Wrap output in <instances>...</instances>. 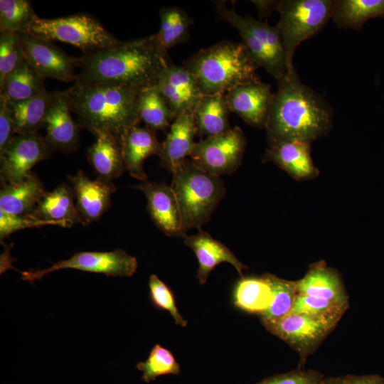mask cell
<instances>
[{"instance_id":"cell-1","label":"cell","mask_w":384,"mask_h":384,"mask_svg":"<svg viewBox=\"0 0 384 384\" xmlns=\"http://www.w3.org/2000/svg\"><path fill=\"white\" fill-rule=\"evenodd\" d=\"M334 110L318 92L304 84L297 71L277 80L265 129L268 144L285 140L312 142L333 124Z\"/></svg>"},{"instance_id":"cell-2","label":"cell","mask_w":384,"mask_h":384,"mask_svg":"<svg viewBox=\"0 0 384 384\" xmlns=\"http://www.w3.org/2000/svg\"><path fill=\"white\" fill-rule=\"evenodd\" d=\"M80 60L75 84H110L140 90L154 85L167 64L154 34L83 54Z\"/></svg>"},{"instance_id":"cell-3","label":"cell","mask_w":384,"mask_h":384,"mask_svg":"<svg viewBox=\"0 0 384 384\" xmlns=\"http://www.w3.org/2000/svg\"><path fill=\"white\" fill-rule=\"evenodd\" d=\"M140 90L110 84H74L64 92L82 128L95 137L107 134L119 142L140 122Z\"/></svg>"},{"instance_id":"cell-4","label":"cell","mask_w":384,"mask_h":384,"mask_svg":"<svg viewBox=\"0 0 384 384\" xmlns=\"http://www.w3.org/2000/svg\"><path fill=\"white\" fill-rule=\"evenodd\" d=\"M203 95L226 93L232 88L260 80L259 68L242 42L221 41L183 61Z\"/></svg>"},{"instance_id":"cell-5","label":"cell","mask_w":384,"mask_h":384,"mask_svg":"<svg viewBox=\"0 0 384 384\" xmlns=\"http://www.w3.org/2000/svg\"><path fill=\"white\" fill-rule=\"evenodd\" d=\"M171 174V186L178 199L186 231L201 229L226 193L223 181L188 159Z\"/></svg>"},{"instance_id":"cell-6","label":"cell","mask_w":384,"mask_h":384,"mask_svg":"<svg viewBox=\"0 0 384 384\" xmlns=\"http://www.w3.org/2000/svg\"><path fill=\"white\" fill-rule=\"evenodd\" d=\"M334 0H281L277 23L287 73L295 71L293 57L299 45L319 33L331 19Z\"/></svg>"},{"instance_id":"cell-7","label":"cell","mask_w":384,"mask_h":384,"mask_svg":"<svg viewBox=\"0 0 384 384\" xmlns=\"http://www.w3.org/2000/svg\"><path fill=\"white\" fill-rule=\"evenodd\" d=\"M26 33L50 41L69 43L82 50L83 54L106 49L121 42L96 18L85 14L55 18L37 16Z\"/></svg>"},{"instance_id":"cell-8","label":"cell","mask_w":384,"mask_h":384,"mask_svg":"<svg viewBox=\"0 0 384 384\" xmlns=\"http://www.w3.org/2000/svg\"><path fill=\"white\" fill-rule=\"evenodd\" d=\"M247 140L238 126L218 135L201 139L190 156L198 168L220 177L234 173L242 162Z\"/></svg>"},{"instance_id":"cell-9","label":"cell","mask_w":384,"mask_h":384,"mask_svg":"<svg viewBox=\"0 0 384 384\" xmlns=\"http://www.w3.org/2000/svg\"><path fill=\"white\" fill-rule=\"evenodd\" d=\"M262 324L269 332L286 342L298 353V368H302L309 356L337 323L306 314L289 313L276 321Z\"/></svg>"},{"instance_id":"cell-10","label":"cell","mask_w":384,"mask_h":384,"mask_svg":"<svg viewBox=\"0 0 384 384\" xmlns=\"http://www.w3.org/2000/svg\"><path fill=\"white\" fill-rule=\"evenodd\" d=\"M138 267L137 260L125 250L117 249L109 252H78L71 257L53 263L43 270L21 272L22 279L33 282L46 274L63 269L104 274L112 277H131Z\"/></svg>"},{"instance_id":"cell-11","label":"cell","mask_w":384,"mask_h":384,"mask_svg":"<svg viewBox=\"0 0 384 384\" xmlns=\"http://www.w3.org/2000/svg\"><path fill=\"white\" fill-rule=\"evenodd\" d=\"M26 61L42 78L65 82L76 80L80 58L68 55L52 41L37 38L26 32L14 33Z\"/></svg>"},{"instance_id":"cell-12","label":"cell","mask_w":384,"mask_h":384,"mask_svg":"<svg viewBox=\"0 0 384 384\" xmlns=\"http://www.w3.org/2000/svg\"><path fill=\"white\" fill-rule=\"evenodd\" d=\"M52 151L44 137L38 132L15 134L0 158L1 183H16L31 173L38 162L48 159Z\"/></svg>"},{"instance_id":"cell-13","label":"cell","mask_w":384,"mask_h":384,"mask_svg":"<svg viewBox=\"0 0 384 384\" xmlns=\"http://www.w3.org/2000/svg\"><path fill=\"white\" fill-rule=\"evenodd\" d=\"M154 86L167 102L174 119L186 111H195L203 96L195 76L183 65L167 63Z\"/></svg>"},{"instance_id":"cell-14","label":"cell","mask_w":384,"mask_h":384,"mask_svg":"<svg viewBox=\"0 0 384 384\" xmlns=\"http://www.w3.org/2000/svg\"><path fill=\"white\" fill-rule=\"evenodd\" d=\"M136 188L144 193L146 210L161 232L169 237L185 238L187 236L180 206L171 186L146 180Z\"/></svg>"},{"instance_id":"cell-15","label":"cell","mask_w":384,"mask_h":384,"mask_svg":"<svg viewBox=\"0 0 384 384\" xmlns=\"http://www.w3.org/2000/svg\"><path fill=\"white\" fill-rule=\"evenodd\" d=\"M271 89L260 80L232 88L225 93L230 112L253 127L265 128L274 98Z\"/></svg>"},{"instance_id":"cell-16","label":"cell","mask_w":384,"mask_h":384,"mask_svg":"<svg viewBox=\"0 0 384 384\" xmlns=\"http://www.w3.org/2000/svg\"><path fill=\"white\" fill-rule=\"evenodd\" d=\"M71 112L64 91L54 92L44 125V139L52 152L60 150L70 154L78 149L82 127L73 119Z\"/></svg>"},{"instance_id":"cell-17","label":"cell","mask_w":384,"mask_h":384,"mask_svg":"<svg viewBox=\"0 0 384 384\" xmlns=\"http://www.w3.org/2000/svg\"><path fill=\"white\" fill-rule=\"evenodd\" d=\"M69 181L81 224L87 225L98 220L111 206V196L116 190L114 185L100 178L91 180L82 170L69 176Z\"/></svg>"},{"instance_id":"cell-18","label":"cell","mask_w":384,"mask_h":384,"mask_svg":"<svg viewBox=\"0 0 384 384\" xmlns=\"http://www.w3.org/2000/svg\"><path fill=\"white\" fill-rule=\"evenodd\" d=\"M311 142L285 140L268 145L264 161H271L296 180L314 178L319 175L311 156Z\"/></svg>"},{"instance_id":"cell-19","label":"cell","mask_w":384,"mask_h":384,"mask_svg":"<svg viewBox=\"0 0 384 384\" xmlns=\"http://www.w3.org/2000/svg\"><path fill=\"white\" fill-rule=\"evenodd\" d=\"M197 134L194 111H186L172 122L162 142L160 165L171 174L190 157L196 145Z\"/></svg>"},{"instance_id":"cell-20","label":"cell","mask_w":384,"mask_h":384,"mask_svg":"<svg viewBox=\"0 0 384 384\" xmlns=\"http://www.w3.org/2000/svg\"><path fill=\"white\" fill-rule=\"evenodd\" d=\"M184 243L193 251L198 259L196 278L201 284L206 282L210 272L220 263L231 264L241 277L242 270L247 269L227 246L201 229L196 235H187Z\"/></svg>"},{"instance_id":"cell-21","label":"cell","mask_w":384,"mask_h":384,"mask_svg":"<svg viewBox=\"0 0 384 384\" xmlns=\"http://www.w3.org/2000/svg\"><path fill=\"white\" fill-rule=\"evenodd\" d=\"M295 282L297 294L324 299L348 307V296L339 274L324 261L311 265L306 274Z\"/></svg>"},{"instance_id":"cell-22","label":"cell","mask_w":384,"mask_h":384,"mask_svg":"<svg viewBox=\"0 0 384 384\" xmlns=\"http://www.w3.org/2000/svg\"><path fill=\"white\" fill-rule=\"evenodd\" d=\"M120 144L125 169L133 178L142 182L146 181L144 161L152 155L159 156L162 148V143L157 139L156 133L147 127L136 126L123 136Z\"/></svg>"},{"instance_id":"cell-23","label":"cell","mask_w":384,"mask_h":384,"mask_svg":"<svg viewBox=\"0 0 384 384\" xmlns=\"http://www.w3.org/2000/svg\"><path fill=\"white\" fill-rule=\"evenodd\" d=\"M47 191L38 176L31 172L16 183H1L0 210L14 215L32 214Z\"/></svg>"},{"instance_id":"cell-24","label":"cell","mask_w":384,"mask_h":384,"mask_svg":"<svg viewBox=\"0 0 384 384\" xmlns=\"http://www.w3.org/2000/svg\"><path fill=\"white\" fill-rule=\"evenodd\" d=\"M74 199L72 186L61 183L46 193L31 215L43 220L57 222L61 227L70 228L81 223Z\"/></svg>"},{"instance_id":"cell-25","label":"cell","mask_w":384,"mask_h":384,"mask_svg":"<svg viewBox=\"0 0 384 384\" xmlns=\"http://www.w3.org/2000/svg\"><path fill=\"white\" fill-rule=\"evenodd\" d=\"M87 159L97 178L112 182L124 171L120 142L107 134L96 136V140L87 149Z\"/></svg>"},{"instance_id":"cell-26","label":"cell","mask_w":384,"mask_h":384,"mask_svg":"<svg viewBox=\"0 0 384 384\" xmlns=\"http://www.w3.org/2000/svg\"><path fill=\"white\" fill-rule=\"evenodd\" d=\"M230 112L225 93L203 95L194 111L196 137L203 139L228 132Z\"/></svg>"},{"instance_id":"cell-27","label":"cell","mask_w":384,"mask_h":384,"mask_svg":"<svg viewBox=\"0 0 384 384\" xmlns=\"http://www.w3.org/2000/svg\"><path fill=\"white\" fill-rule=\"evenodd\" d=\"M272 298L270 274L262 277H247L238 280L233 291L235 307L259 316L268 308Z\"/></svg>"},{"instance_id":"cell-28","label":"cell","mask_w":384,"mask_h":384,"mask_svg":"<svg viewBox=\"0 0 384 384\" xmlns=\"http://www.w3.org/2000/svg\"><path fill=\"white\" fill-rule=\"evenodd\" d=\"M378 17L384 18V0H334L331 20L339 28L360 31Z\"/></svg>"},{"instance_id":"cell-29","label":"cell","mask_w":384,"mask_h":384,"mask_svg":"<svg viewBox=\"0 0 384 384\" xmlns=\"http://www.w3.org/2000/svg\"><path fill=\"white\" fill-rule=\"evenodd\" d=\"M159 17V30L154 36L159 52L166 58L169 49L188 41L189 28L193 20L183 9L178 6L161 8Z\"/></svg>"},{"instance_id":"cell-30","label":"cell","mask_w":384,"mask_h":384,"mask_svg":"<svg viewBox=\"0 0 384 384\" xmlns=\"http://www.w3.org/2000/svg\"><path fill=\"white\" fill-rule=\"evenodd\" d=\"M54 92L47 90L39 95L22 102H9L15 134L38 132L44 127L46 116Z\"/></svg>"},{"instance_id":"cell-31","label":"cell","mask_w":384,"mask_h":384,"mask_svg":"<svg viewBox=\"0 0 384 384\" xmlns=\"http://www.w3.org/2000/svg\"><path fill=\"white\" fill-rule=\"evenodd\" d=\"M45 79L25 61L0 85V95L9 102H22L46 91Z\"/></svg>"},{"instance_id":"cell-32","label":"cell","mask_w":384,"mask_h":384,"mask_svg":"<svg viewBox=\"0 0 384 384\" xmlns=\"http://www.w3.org/2000/svg\"><path fill=\"white\" fill-rule=\"evenodd\" d=\"M137 107L139 120L155 133L165 132L174 120L167 102L154 85L140 91Z\"/></svg>"},{"instance_id":"cell-33","label":"cell","mask_w":384,"mask_h":384,"mask_svg":"<svg viewBox=\"0 0 384 384\" xmlns=\"http://www.w3.org/2000/svg\"><path fill=\"white\" fill-rule=\"evenodd\" d=\"M272 298L268 308L260 316L262 324L274 322L289 314L297 296L296 282L270 274Z\"/></svg>"},{"instance_id":"cell-34","label":"cell","mask_w":384,"mask_h":384,"mask_svg":"<svg viewBox=\"0 0 384 384\" xmlns=\"http://www.w3.org/2000/svg\"><path fill=\"white\" fill-rule=\"evenodd\" d=\"M38 16L27 0L0 1V33L26 32Z\"/></svg>"},{"instance_id":"cell-35","label":"cell","mask_w":384,"mask_h":384,"mask_svg":"<svg viewBox=\"0 0 384 384\" xmlns=\"http://www.w3.org/2000/svg\"><path fill=\"white\" fill-rule=\"evenodd\" d=\"M137 368L143 372L142 380L146 383L161 375L181 373V366L171 351L158 343L154 346L147 359L139 362Z\"/></svg>"},{"instance_id":"cell-36","label":"cell","mask_w":384,"mask_h":384,"mask_svg":"<svg viewBox=\"0 0 384 384\" xmlns=\"http://www.w3.org/2000/svg\"><path fill=\"white\" fill-rule=\"evenodd\" d=\"M346 309L324 299L297 294L290 313L306 314L338 323Z\"/></svg>"},{"instance_id":"cell-37","label":"cell","mask_w":384,"mask_h":384,"mask_svg":"<svg viewBox=\"0 0 384 384\" xmlns=\"http://www.w3.org/2000/svg\"><path fill=\"white\" fill-rule=\"evenodd\" d=\"M149 299L153 306L169 312L177 325L182 327L187 326L188 321L177 309L173 292L157 275L151 274L149 277Z\"/></svg>"},{"instance_id":"cell-38","label":"cell","mask_w":384,"mask_h":384,"mask_svg":"<svg viewBox=\"0 0 384 384\" xmlns=\"http://www.w3.org/2000/svg\"><path fill=\"white\" fill-rule=\"evenodd\" d=\"M25 58L14 33L0 34V85L5 78L17 69Z\"/></svg>"},{"instance_id":"cell-39","label":"cell","mask_w":384,"mask_h":384,"mask_svg":"<svg viewBox=\"0 0 384 384\" xmlns=\"http://www.w3.org/2000/svg\"><path fill=\"white\" fill-rule=\"evenodd\" d=\"M61 225L57 222L41 220L31 214L14 215L0 210V239L1 241L11 234L25 228H38L44 225Z\"/></svg>"},{"instance_id":"cell-40","label":"cell","mask_w":384,"mask_h":384,"mask_svg":"<svg viewBox=\"0 0 384 384\" xmlns=\"http://www.w3.org/2000/svg\"><path fill=\"white\" fill-rule=\"evenodd\" d=\"M324 378L318 370L298 368L269 376L255 384H321Z\"/></svg>"},{"instance_id":"cell-41","label":"cell","mask_w":384,"mask_h":384,"mask_svg":"<svg viewBox=\"0 0 384 384\" xmlns=\"http://www.w3.org/2000/svg\"><path fill=\"white\" fill-rule=\"evenodd\" d=\"M15 135L14 124L6 99L0 95V158Z\"/></svg>"},{"instance_id":"cell-42","label":"cell","mask_w":384,"mask_h":384,"mask_svg":"<svg viewBox=\"0 0 384 384\" xmlns=\"http://www.w3.org/2000/svg\"><path fill=\"white\" fill-rule=\"evenodd\" d=\"M257 8L259 16L261 18H267L273 11H277L279 1L255 0L250 1Z\"/></svg>"},{"instance_id":"cell-43","label":"cell","mask_w":384,"mask_h":384,"mask_svg":"<svg viewBox=\"0 0 384 384\" xmlns=\"http://www.w3.org/2000/svg\"><path fill=\"white\" fill-rule=\"evenodd\" d=\"M348 384H384V378L377 374L372 375H346Z\"/></svg>"},{"instance_id":"cell-44","label":"cell","mask_w":384,"mask_h":384,"mask_svg":"<svg viewBox=\"0 0 384 384\" xmlns=\"http://www.w3.org/2000/svg\"><path fill=\"white\" fill-rule=\"evenodd\" d=\"M321 384H348L345 375L338 377H325Z\"/></svg>"}]
</instances>
